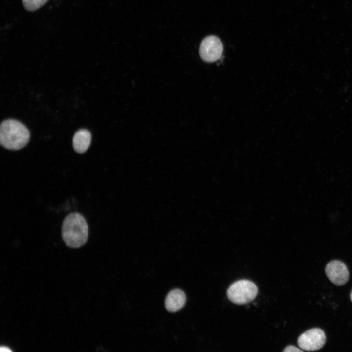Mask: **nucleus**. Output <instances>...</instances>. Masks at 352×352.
<instances>
[{"label":"nucleus","mask_w":352,"mask_h":352,"mask_svg":"<svg viewBox=\"0 0 352 352\" xmlns=\"http://www.w3.org/2000/svg\"><path fill=\"white\" fill-rule=\"evenodd\" d=\"M88 231V224L83 216L77 212L72 213L64 220L62 237L68 247L77 248L86 243Z\"/></svg>","instance_id":"obj_1"},{"label":"nucleus","mask_w":352,"mask_h":352,"mask_svg":"<svg viewBox=\"0 0 352 352\" xmlns=\"http://www.w3.org/2000/svg\"><path fill=\"white\" fill-rule=\"evenodd\" d=\"M29 139V131L21 122L8 119L1 123L0 142L4 148L11 150H19L24 147Z\"/></svg>","instance_id":"obj_2"},{"label":"nucleus","mask_w":352,"mask_h":352,"mask_svg":"<svg viewBox=\"0 0 352 352\" xmlns=\"http://www.w3.org/2000/svg\"><path fill=\"white\" fill-rule=\"evenodd\" d=\"M258 291V288L254 283L243 279L233 283L227 291V296L232 303L242 305L253 301Z\"/></svg>","instance_id":"obj_3"},{"label":"nucleus","mask_w":352,"mask_h":352,"mask_svg":"<svg viewBox=\"0 0 352 352\" xmlns=\"http://www.w3.org/2000/svg\"><path fill=\"white\" fill-rule=\"evenodd\" d=\"M326 342L323 330L319 328L311 329L302 333L298 338L297 343L303 350L316 351L320 349Z\"/></svg>","instance_id":"obj_4"},{"label":"nucleus","mask_w":352,"mask_h":352,"mask_svg":"<svg viewBox=\"0 0 352 352\" xmlns=\"http://www.w3.org/2000/svg\"><path fill=\"white\" fill-rule=\"evenodd\" d=\"M223 52V45L217 37L211 35L204 38L200 46L201 58L205 62H212L220 59Z\"/></svg>","instance_id":"obj_5"},{"label":"nucleus","mask_w":352,"mask_h":352,"mask_svg":"<svg viewBox=\"0 0 352 352\" xmlns=\"http://www.w3.org/2000/svg\"><path fill=\"white\" fill-rule=\"evenodd\" d=\"M325 273L328 279L334 284L341 286L348 281L349 274L346 264L339 260L329 262L325 268Z\"/></svg>","instance_id":"obj_6"},{"label":"nucleus","mask_w":352,"mask_h":352,"mask_svg":"<svg viewBox=\"0 0 352 352\" xmlns=\"http://www.w3.org/2000/svg\"><path fill=\"white\" fill-rule=\"evenodd\" d=\"M186 300V295L182 290L174 289L170 291L166 297L165 302L166 308L169 312L177 311L183 308Z\"/></svg>","instance_id":"obj_7"},{"label":"nucleus","mask_w":352,"mask_h":352,"mask_svg":"<svg viewBox=\"0 0 352 352\" xmlns=\"http://www.w3.org/2000/svg\"><path fill=\"white\" fill-rule=\"evenodd\" d=\"M91 138V133L88 130L86 129L78 130L73 138L74 150L78 153L85 152L90 146Z\"/></svg>","instance_id":"obj_8"},{"label":"nucleus","mask_w":352,"mask_h":352,"mask_svg":"<svg viewBox=\"0 0 352 352\" xmlns=\"http://www.w3.org/2000/svg\"><path fill=\"white\" fill-rule=\"evenodd\" d=\"M48 0H22L25 8L29 11H34L45 4Z\"/></svg>","instance_id":"obj_9"},{"label":"nucleus","mask_w":352,"mask_h":352,"mask_svg":"<svg viewBox=\"0 0 352 352\" xmlns=\"http://www.w3.org/2000/svg\"><path fill=\"white\" fill-rule=\"evenodd\" d=\"M283 352H303V350H301V349H299L294 346L289 345L284 349V350H283Z\"/></svg>","instance_id":"obj_10"},{"label":"nucleus","mask_w":352,"mask_h":352,"mask_svg":"<svg viewBox=\"0 0 352 352\" xmlns=\"http://www.w3.org/2000/svg\"><path fill=\"white\" fill-rule=\"evenodd\" d=\"M0 351L4 352H11L12 351L7 347H1L0 349Z\"/></svg>","instance_id":"obj_11"},{"label":"nucleus","mask_w":352,"mask_h":352,"mask_svg":"<svg viewBox=\"0 0 352 352\" xmlns=\"http://www.w3.org/2000/svg\"><path fill=\"white\" fill-rule=\"evenodd\" d=\"M350 299H351V301L352 302V290L351 294H350Z\"/></svg>","instance_id":"obj_12"}]
</instances>
